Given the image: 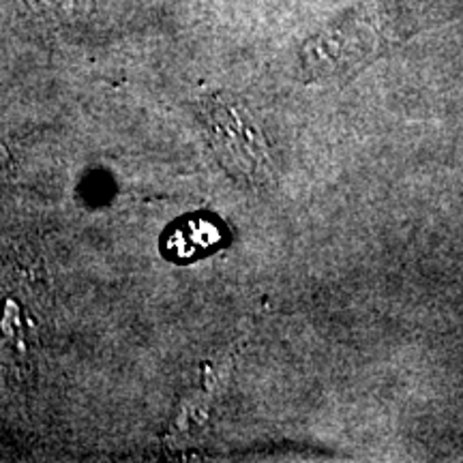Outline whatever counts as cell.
I'll return each instance as SVG.
<instances>
[{
	"mask_svg": "<svg viewBox=\"0 0 463 463\" xmlns=\"http://www.w3.org/2000/svg\"><path fill=\"white\" fill-rule=\"evenodd\" d=\"M208 127L215 133V142L223 153V159L236 170L247 174V176H260L264 167L262 155L253 153L242 146V137L256 136L253 127L249 125L247 116H242L234 108H215L208 112Z\"/></svg>",
	"mask_w": 463,
	"mask_h": 463,
	"instance_id": "1",
	"label": "cell"
}]
</instances>
